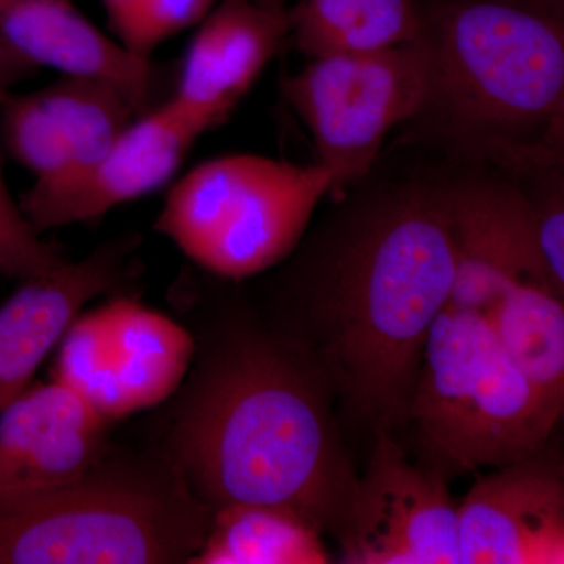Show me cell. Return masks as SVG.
<instances>
[{"mask_svg":"<svg viewBox=\"0 0 564 564\" xmlns=\"http://www.w3.org/2000/svg\"><path fill=\"white\" fill-rule=\"evenodd\" d=\"M263 314L372 437L408 422L430 329L451 303L455 243L445 177L364 193L302 240Z\"/></svg>","mask_w":564,"mask_h":564,"instance_id":"6da1fadb","label":"cell"},{"mask_svg":"<svg viewBox=\"0 0 564 564\" xmlns=\"http://www.w3.org/2000/svg\"><path fill=\"white\" fill-rule=\"evenodd\" d=\"M207 276L176 300L195 356L169 400L159 448L210 510L289 508L336 536L358 474L333 392L304 352L229 289Z\"/></svg>","mask_w":564,"mask_h":564,"instance_id":"7a4b0ae2","label":"cell"},{"mask_svg":"<svg viewBox=\"0 0 564 564\" xmlns=\"http://www.w3.org/2000/svg\"><path fill=\"white\" fill-rule=\"evenodd\" d=\"M430 118L464 158L538 141L564 96V9L533 0L421 2Z\"/></svg>","mask_w":564,"mask_h":564,"instance_id":"3957f363","label":"cell"},{"mask_svg":"<svg viewBox=\"0 0 564 564\" xmlns=\"http://www.w3.org/2000/svg\"><path fill=\"white\" fill-rule=\"evenodd\" d=\"M158 445L68 484L0 494V564H191L212 522Z\"/></svg>","mask_w":564,"mask_h":564,"instance_id":"277c9868","label":"cell"},{"mask_svg":"<svg viewBox=\"0 0 564 564\" xmlns=\"http://www.w3.org/2000/svg\"><path fill=\"white\" fill-rule=\"evenodd\" d=\"M408 422L445 477L543 452L558 410L503 351L484 314L448 306L423 347Z\"/></svg>","mask_w":564,"mask_h":564,"instance_id":"5b68a950","label":"cell"},{"mask_svg":"<svg viewBox=\"0 0 564 564\" xmlns=\"http://www.w3.org/2000/svg\"><path fill=\"white\" fill-rule=\"evenodd\" d=\"M333 191L317 162L220 155L170 185L154 228L199 272L242 282L291 258Z\"/></svg>","mask_w":564,"mask_h":564,"instance_id":"8992f818","label":"cell"},{"mask_svg":"<svg viewBox=\"0 0 564 564\" xmlns=\"http://www.w3.org/2000/svg\"><path fill=\"white\" fill-rule=\"evenodd\" d=\"M432 61L421 39L366 54L311 58L282 93L313 137L333 196L372 172L388 133L429 106Z\"/></svg>","mask_w":564,"mask_h":564,"instance_id":"52a82bcc","label":"cell"},{"mask_svg":"<svg viewBox=\"0 0 564 564\" xmlns=\"http://www.w3.org/2000/svg\"><path fill=\"white\" fill-rule=\"evenodd\" d=\"M193 356L195 337L184 322L120 293L73 322L55 348L52 380L117 422L169 402Z\"/></svg>","mask_w":564,"mask_h":564,"instance_id":"ba28073f","label":"cell"},{"mask_svg":"<svg viewBox=\"0 0 564 564\" xmlns=\"http://www.w3.org/2000/svg\"><path fill=\"white\" fill-rule=\"evenodd\" d=\"M448 478L411 463L395 432L373 437L336 533L348 564H462Z\"/></svg>","mask_w":564,"mask_h":564,"instance_id":"9c48e42d","label":"cell"},{"mask_svg":"<svg viewBox=\"0 0 564 564\" xmlns=\"http://www.w3.org/2000/svg\"><path fill=\"white\" fill-rule=\"evenodd\" d=\"M210 126L172 96L144 111L106 154L50 182H33L21 207L40 234L98 221L122 204L172 184L185 155Z\"/></svg>","mask_w":564,"mask_h":564,"instance_id":"30bf717a","label":"cell"},{"mask_svg":"<svg viewBox=\"0 0 564 564\" xmlns=\"http://www.w3.org/2000/svg\"><path fill=\"white\" fill-rule=\"evenodd\" d=\"M478 163L480 172L445 176L455 243L448 306L486 315L516 282L549 274L524 195L499 170Z\"/></svg>","mask_w":564,"mask_h":564,"instance_id":"8fae6325","label":"cell"},{"mask_svg":"<svg viewBox=\"0 0 564 564\" xmlns=\"http://www.w3.org/2000/svg\"><path fill=\"white\" fill-rule=\"evenodd\" d=\"M139 245L135 234L107 240L79 261L21 281L0 306V413L32 384L88 303L128 293Z\"/></svg>","mask_w":564,"mask_h":564,"instance_id":"7c38bea8","label":"cell"},{"mask_svg":"<svg viewBox=\"0 0 564 564\" xmlns=\"http://www.w3.org/2000/svg\"><path fill=\"white\" fill-rule=\"evenodd\" d=\"M541 454L497 467L464 497L462 564L564 563V466Z\"/></svg>","mask_w":564,"mask_h":564,"instance_id":"4fadbf2b","label":"cell"},{"mask_svg":"<svg viewBox=\"0 0 564 564\" xmlns=\"http://www.w3.org/2000/svg\"><path fill=\"white\" fill-rule=\"evenodd\" d=\"M110 425L68 386H29L0 413V494L76 480L113 447Z\"/></svg>","mask_w":564,"mask_h":564,"instance_id":"5bb4252c","label":"cell"},{"mask_svg":"<svg viewBox=\"0 0 564 564\" xmlns=\"http://www.w3.org/2000/svg\"><path fill=\"white\" fill-rule=\"evenodd\" d=\"M196 28L172 98L215 128L289 39V18L256 0H218Z\"/></svg>","mask_w":564,"mask_h":564,"instance_id":"9a60e30c","label":"cell"},{"mask_svg":"<svg viewBox=\"0 0 564 564\" xmlns=\"http://www.w3.org/2000/svg\"><path fill=\"white\" fill-rule=\"evenodd\" d=\"M0 40L35 69L109 80L143 110L161 79L152 61L96 28L70 0H0Z\"/></svg>","mask_w":564,"mask_h":564,"instance_id":"2e32d148","label":"cell"},{"mask_svg":"<svg viewBox=\"0 0 564 564\" xmlns=\"http://www.w3.org/2000/svg\"><path fill=\"white\" fill-rule=\"evenodd\" d=\"M289 39L310 58L366 54L421 39L419 0H296Z\"/></svg>","mask_w":564,"mask_h":564,"instance_id":"e0dca14e","label":"cell"},{"mask_svg":"<svg viewBox=\"0 0 564 564\" xmlns=\"http://www.w3.org/2000/svg\"><path fill=\"white\" fill-rule=\"evenodd\" d=\"M485 317L508 358L560 414L564 399V296L551 278L516 282Z\"/></svg>","mask_w":564,"mask_h":564,"instance_id":"ac0fdd59","label":"cell"},{"mask_svg":"<svg viewBox=\"0 0 564 564\" xmlns=\"http://www.w3.org/2000/svg\"><path fill=\"white\" fill-rule=\"evenodd\" d=\"M332 554L313 522L289 508L234 503L212 514L191 564H326Z\"/></svg>","mask_w":564,"mask_h":564,"instance_id":"d6986e66","label":"cell"},{"mask_svg":"<svg viewBox=\"0 0 564 564\" xmlns=\"http://www.w3.org/2000/svg\"><path fill=\"white\" fill-rule=\"evenodd\" d=\"M39 95L61 131L68 170L101 158L147 111L128 91L96 77L62 76Z\"/></svg>","mask_w":564,"mask_h":564,"instance_id":"ffe728a7","label":"cell"},{"mask_svg":"<svg viewBox=\"0 0 564 564\" xmlns=\"http://www.w3.org/2000/svg\"><path fill=\"white\" fill-rule=\"evenodd\" d=\"M477 161L505 174L524 195L538 250L552 284L564 296V154L540 141L494 143Z\"/></svg>","mask_w":564,"mask_h":564,"instance_id":"44dd1931","label":"cell"},{"mask_svg":"<svg viewBox=\"0 0 564 564\" xmlns=\"http://www.w3.org/2000/svg\"><path fill=\"white\" fill-rule=\"evenodd\" d=\"M0 141L35 182H50L68 170L65 143L39 91L0 90Z\"/></svg>","mask_w":564,"mask_h":564,"instance_id":"7402d4cb","label":"cell"},{"mask_svg":"<svg viewBox=\"0 0 564 564\" xmlns=\"http://www.w3.org/2000/svg\"><path fill=\"white\" fill-rule=\"evenodd\" d=\"M115 39L152 61L165 41L196 28L218 0H101Z\"/></svg>","mask_w":564,"mask_h":564,"instance_id":"603a6c76","label":"cell"},{"mask_svg":"<svg viewBox=\"0 0 564 564\" xmlns=\"http://www.w3.org/2000/svg\"><path fill=\"white\" fill-rule=\"evenodd\" d=\"M63 258L54 245L44 242L41 234L14 202L3 176L0 155V276L25 281L61 267Z\"/></svg>","mask_w":564,"mask_h":564,"instance_id":"cb8c5ba5","label":"cell"},{"mask_svg":"<svg viewBox=\"0 0 564 564\" xmlns=\"http://www.w3.org/2000/svg\"><path fill=\"white\" fill-rule=\"evenodd\" d=\"M35 70L29 63L14 55L0 40V90L13 88L20 82L32 77Z\"/></svg>","mask_w":564,"mask_h":564,"instance_id":"d4e9b609","label":"cell"},{"mask_svg":"<svg viewBox=\"0 0 564 564\" xmlns=\"http://www.w3.org/2000/svg\"><path fill=\"white\" fill-rule=\"evenodd\" d=\"M538 141L549 150L563 152L564 154V96L558 109L555 110L554 117L545 126L543 135Z\"/></svg>","mask_w":564,"mask_h":564,"instance_id":"484cf974","label":"cell"},{"mask_svg":"<svg viewBox=\"0 0 564 564\" xmlns=\"http://www.w3.org/2000/svg\"><path fill=\"white\" fill-rule=\"evenodd\" d=\"M265 9L274 11V13H288V0H256Z\"/></svg>","mask_w":564,"mask_h":564,"instance_id":"4316f807","label":"cell"},{"mask_svg":"<svg viewBox=\"0 0 564 564\" xmlns=\"http://www.w3.org/2000/svg\"><path fill=\"white\" fill-rule=\"evenodd\" d=\"M533 2L544 3V6L563 7L564 9V0H533Z\"/></svg>","mask_w":564,"mask_h":564,"instance_id":"83f0119b","label":"cell"},{"mask_svg":"<svg viewBox=\"0 0 564 564\" xmlns=\"http://www.w3.org/2000/svg\"><path fill=\"white\" fill-rule=\"evenodd\" d=\"M558 422H562L563 426H564V399H563L562 408H560Z\"/></svg>","mask_w":564,"mask_h":564,"instance_id":"f1b7e54d","label":"cell"}]
</instances>
